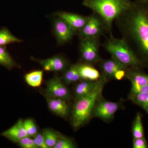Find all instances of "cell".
Masks as SVG:
<instances>
[{
    "instance_id": "obj_20",
    "label": "cell",
    "mask_w": 148,
    "mask_h": 148,
    "mask_svg": "<svg viewBox=\"0 0 148 148\" xmlns=\"http://www.w3.org/2000/svg\"><path fill=\"white\" fill-rule=\"evenodd\" d=\"M26 82L33 87H38L40 86L43 79L42 71H36L28 73L24 76Z\"/></svg>"
},
{
    "instance_id": "obj_21",
    "label": "cell",
    "mask_w": 148,
    "mask_h": 148,
    "mask_svg": "<svg viewBox=\"0 0 148 148\" xmlns=\"http://www.w3.org/2000/svg\"><path fill=\"white\" fill-rule=\"evenodd\" d=\"M21 40L14 36L5 27L0 29V46H6L14 42H20Z\"/></svg>"
},
{
    "instance_id": "obj_18",
    "label": "cell",
    "mask_w": 148,
    "mask_h": 148,
    "mask_svg": "<svg viewBox=\"0 0 148 148\" xmlns=\"http://www.w3.org/2000/svg\"><path fill=\"white\" fill-rule=\"evenodd\" d=\"M0 65L8 70H12L15 67L20 68L11 56L6 46H0Z\"/></svg>"
},
{
    "instance_id": "obj_23",
    "label": "cell",
    "mask_w": 148,
    "mask_h": 148,
    "mask_svg": "<svg viewBox=\"0 0 148 148\" xmlns=\"http://www.w3.org/2000/svg\"><path fill=\"white\" fill-rule=\"evenodd\" d=\"M42 134L44 138L46 145L49 148H53L57 143L60 135L56 131L50 129L44 130Z\"/></svg>"
},
{
    "instance_id": "obj_15",
    "label": "cell",
    "mask_w": 148,
    "mask_h": 148,
    "mask_svg": "<svg viewBox=\"0 0 148 148\" xmlns=\"http://www.w3.org/2000/svg\"><path fill=\"white\" fill-rule=\"evenodd\" d=\"M101 82L99 80H84L77 85L75 87V93L76 99L82 98L92 92L98 86Z\"/></svg>"
},
{
    "instance_id": "obj_12",
    "label": "cell",
    "mask_w": 148,
    "mask_h": 148,
    "mask_svg": "<svg viewBox=\"0 0 148 148\" xmlns=\"http://www.w3.org/2000/svg\"><path fill=\"white\" fill-rule=\"evenodd\" d=\"M57 15H58V17L66 21L77 32L84 27L88 18V16H82L70 12H59Z\"/></svg>"
},
{
    "instance_id": "obj_17",
    "label": "cell",
    "mask_w": 148,
    "mask_h": 148,
    "mask_svg": "<svg viewBox=\"0 0 148 148\" xmlns=\"http://www.w3.org/2000/svg\"><path fill=\"white\" fill-rule=\"evenodd\" d=\"M78 69L81 79L97 81L100 78L99 71L90 64H78Z\"/></svg>"
},
{
    "instance_id": "obj_10",
    "label": "cell",
    "mask_w": 148,
    "mask_h": 148,
    "mask_svg": "<svg viewBox=\"0 0 148 148\" xmlns=\"http://www.w3.org/2000/svg\"><path fill=\"white\" fill-rule=\"evenodd\" d=\"M45 71H47L61 72L68 69V63L63 57L56 56L47 59L37 60Z\"/></svg>"
},
{
    "instance_id": "obj_3",
    "label": "cell",
    "mask_w": 148,
    "mask_h": 148,
    "mask_svg": "<svg viewBox=\"0 0 148 148\" xmlns=\"http://www.w3.org/2000/svg\"><path fill=\"white\" fill-rule=\"evenodd\" d=\"M106 77L103 75L98 86L92 92L77 99L72 112V123L74 128H79L90 119L95 103L102 93Z\"/></svg>"
},
{
    "instance_id": "obj_2",
    "label": "cell",
    "mask_w": 148,
    "mask_h": 148,
    "mask_svg": "<svg viewBox=\"0 0 148 148\" xmlns=\"http://www.w3.org/2000/svg\"><path fill=\"white\" fill-rule=\"evenodd\" d=\"M130 0H84L82 5L98 14L106 24L107 32L113 36L115 19L130 5Z\"/></svg>"
},
{
    "instance_id": "obj_25",
    "label": "cell",
    "mask_w": 148,
    "mask_h": 148,
    "mask_svg": "<svg viewBox=\"0 0 148 148\" xmlns=\"http://www.w3.org/2000/svg\"><path fill=\"white\" fill-rule=\"evenodd\" d=\"M75 147L71 140L63 136H59L57 143L53 148H74Z\"/></svg>"
},
{
    "instance_id": "obj_8",
    "label": "cell",
    "mask_w": 148,
    "mask_h": 148,
    "mask_svg": "<svg viewBox=\"0 0 148 148\" xmlns=\"http://www.w3.org/2000/svg\"><path fill=\"white\" fill-rule=\"evenodd\" d=\"M53 30L57 41L60 44L69 42L77 32L66 21L59 17L54 20Z\"/></svg>"
},
{
    "instance_id": "obj_14",
    "label": "cell",
    "mask_w": 148,
    "mask_h": 148,
    "mask_svg": "<svg viewBox=\"0 0 148 148\" xmlns=\"http://www.w3.org/2000/svg\"><path fill=\"white\" fill-rule=\"evenodd\" d=\"M101 68L104 75L108 77H114L115 73L121 69H126L127 67L121 63L115 58L112 57L110 59L101 61Z\"/></svg>"
},
{
    "instance_id": "obj_27",
    "label": "cell",
    "mask_w": 148,
    "mask_h": 148,
    "mask_svg": "<svg viewBox=\"0 0 148 148\" xmlns=\"http://www.w3.org/2000/svg\"><path fill=\"white\" fill-rule=\"evenodd\" d=\"M28 137H25L22 138L20 141L17 143L19 147L23 148H38L36 145L33 139L29 138Z\"/></svg>"
},
{
    "instance_id": "obj_24",
    "label": "cell",
    "mask_w": 148,
    "mask_h": 148,
    "mask_svg": "<svg viewBox=\"0 0 148 148\" xmlns=\"http://www.w3.org/2000/svg\"><path fill=\"white\" fill-rule=\"evenodd\" d=\"M130 97L135 104L143 109H145L148 107V92L136 94Z\"/></svg>"
},
{
    "instance_id": "obj_6",
    "label": "cell",
    "mask_w": 148,
    "mask_h": 148,
    "mask_svg": "<svg viewBox=\"0 0 148 148\" xmlns=\"http://www.w3.org/2000/svg\"><path fill=\"white\" fill-rule=\"evenodd\" d=\"M107 31L106 24L102 18L93 12L88 16L86 24L82 29L78 31L81 38L88 37H100Z\"/></svg>"
},
{
    "instance_id": "obj_5",
    "label": "cell",
    "mask_w": 148,
    "mask_h": 148,
    "mask_svg": "<svg viewBox=\"0 0 148 148\" xmlns=\"http://www.w3.org/2000/svg\"><path fill=\"white\" fill-rule=\"evenodd\" d=\"M99 38L88 37L81 39L79 45L80 53L83 60L87 64H96L101 61Z\"/></svg>"
},
{
    "instance_id": "obj_13",
    "label": "cell",
    "mask_w": 148,
    "mask_h": 148,
    "mask_svg": "<svg viewBox=\"0 0 148 148\" xmlns=\"http://www.w3.org/2000/svg\"><path fill=\"white\" fill-rule=\"evenodd\" d=\"M47 101L49 108L53 113L62 117L68 115L69 107L66 100L62 98L47 97Z\"/></svg>"
},
{
    "instance_id": "obj_16",
    "label": "cell",
    "mask_w": 148,
    "mask_h": 148,
    "mask_svg": "<svg viewBox=\"0 0 148 148\" xmlns=\"http://www.w3.org/2000/svg\"><path fill=\"white\" fill-rule=\"evenodd\" d=\"M126 77L131 82L132 85H145L148 84V75L140 70V68H127Z\"/></svg>"
},
{
    "instance_id": "obj_28",
    "label": "cell",
    "mask_w": 148,
    "mask_h": 148,
    "mask_svg": "<svg viewBox=\"0 0 148 148\" xmlns=\"http://www.w3.org/2000/svg\"><path fill=\"white\" fill-rule=\"evenodd\" d=\"M146 92H148V84L143 86L132 85L130 90V97L136 94Z\"/></svg>"
},
{
    "instance_id": "obj_26",
    "label": "cell",
    "mask_w": 148,
    "mask_h": 148,
    "mask_svg": "<svg viewBox=\"0 0 148 148\" xmlns=\"http://www.w3.org/2000/svg\"><path fill=\"white\" fill-rule=\"evenodd\" d=\"M23 125L29 136H34L37 134V126L33 120L30 119L25 120L23 121Z\"/></svg>"
},
{
    "instance_id": "obj_22",
    "label": "cell",
    "mask_w": 148,
    "mask_h": 148,
    "mask_svg": "<svg viewBox=\"0 0 148 148\" xmlns=\"http://www.w3.org/2000/svg\"><path fill=\"white\" fill-rule=\"evenodd\" d=\"M133 138H145L142 118L140 113L136 114L132 127Z\"/></svg>"
},
{
    "instance_id": "obj_31",
    "label": "cell",
    "mask_w": 148,
    "mask_h": 148,
    "mask_svg": "<svg viewBox=\"0 0 148 148\" xmlns=\"http://www.w3.org/2000/svg\"><path fill=\"white\" fill-rule=\"evenodd\" d=\"M126 69H121L117 71L114 74V77L118 80H121L126 75Z\"/></svg>"
},
{
    "instance_id": "obj_19",
    "label": "cell",
    "mask_w": 148,
    "mask_h": 148,
    "mask_svg": "<svg viewBox=\"0 0 148 148\" xmlns=\"http://www.w3.org/2000/svg\"><path fill=\"white\" fill-rule=\"evenodd\" d=\"M81 79L78 69V64H74L66 70L63 76V79L68 84L75 82Z\"/></svg>"
},
{
    "instance_id": "obj_4",
    "label": "cell",
    "mask_w": 148,
    "mask_h": 148,
    "mask_svg": "<svg viewBox=\"0 0 148 148\" xmlns=\"http://www.w3.org/2000/svg\"><path fill=\"white\" fill-rule=\"evenodd\" d=\"M103 45L105 49L110 53L112 57L127 68L142 67L132 50L122 39L110 36Z\"/></svg>"
},
{
    "instance_id": "obj_11",
    "label": "cell",
    "mask_w": 148,
    "mask_h": 148,
    "mask_svg": "<svg viewBox=\"0 0 148 148\" xmlns=\"http://www.w3.org/2000/svg\"><path fill=\"white\" fill-rule=\"evenodd\" d=\"M1 135L14 143H18L22 138L29 136L21 119L18 120L12 127L2 132Z\"/></svg>"
},
{
    "instance_id": "obj_9",
    "label": "cell",
    "mask_w": 148,
    "mask_h": 148,
    "mask_svg": "<svg viewBox=\"0 0 148 148\" xmlns=\"http://www.w3.org/2000/svg\"><path fill=\"white\" fill-rule=\"evenodd\" d=\"M119 108L118 103L103 101L94 107L93 115L96 117L107 120L111 119Z\"/></svg>"
},
{
    "instance_id": "obj_7",
    "label": "cell",
    "mask_w": 148,
    "mask_h": 148,
    "mask_svg": "<svg viewBox=\"0 0 148 148\" xmlns=\"http://www.w3.org/2000/svg\"><path fill=\"white\" fill-rule=\"evenodd\" d=\"M47 97L60 98L65 100L70 98V91L58 77H53L48 81L45 90Z\"/></svg>"
},
{
    "instance_id": "obj_30",
    "label": "cell",
    "mask_w": 148,
    "mask_h": 148,
    "mask_svg": "<svg viewBox=\"0 0 148 148\" xmlns=\"http://www.w3.org/2000/svg\"><path fill=\"white\" fill-rule=\"evenodd\" d=\"M148 147L147 143L145 138H133V148H147Z\"/></svg>"
},
{
    "instance_id": "obj_29",
    "label": "cell",
    "mask_w": 148,
    "mask_h": 148,
    "mask_svg": "<svg viewBox=\"0 0 148 148\" xmlns=\"http://www.w3.org/2000/svg\"><path fill=\"white\" fill-rule=\"evenodd\" d=\"M34 141L36 145L38 148H49L46 145L44 138L42 134L37 133L35 135L34 139Z\"/></svg>"
},
{
    "instance_id": "obj_32",
    "label": "cell",
    "mask_w": 148,
    "mask_h": 148,
    "mask_svg": "<svg viewBox=\"0 0 148 148\" xmlns=\"http://www.w3.org/2000/svg\"><path fill=\"white\" fill-rule=\"evenodd\" d=\"M145 110L148 113V107L146 108L145 109Z\"/></svg>"
},
{
    "instance_id": "obj_1",
    "label": "cell",
    "mask_w": 148,
    "mask_h": 148,
    "mask_svg": "<svg viewBox=\"0 0 148 148\" xmlns=\"http://www.w3.org/2000/svg\"><path fill=\"white\" fill-rule=\"evenodd\" d=\"M114 21L142 67L148 68V0L132 2Z\"/></svg>"
}]
</instances>
